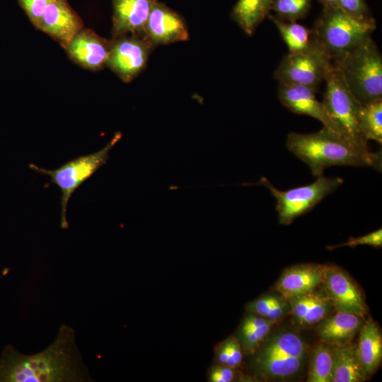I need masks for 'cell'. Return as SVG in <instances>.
Instances as JSON below:
<instances>
[{"label":"cell","instance_id":"cell-23","mask_svg":"<svg viewBox=\"0 0 382 382\" xmlns=\"http://www.w3.org/2000/svg\"><path fill=\"white\" fill-rule=\"evenodd\" d=\"M269 18L276 25L282 40L286 45L289 53H296L308 49L313 42V29H309L296 22L282 21L270 14Z\"/></svg>","mask_w":382,"mask_h":382},{"label":"cell","instance_id":"cell-2","mask_svg":"<svg viewBox=\"0 0 382 382\" xmlns=\"http://www.w3.org/2000/svg\"><path fill=\"white\" fill-rule=\"evenodd\" d=\"M289 151L308 165L312 174L318 177L331 166L372 167L381 170V152L362 151L340 133L323 127L311 134L292 132L288 134Z\"/></svg>","mask_w":382,"mask_h":382},{"label":"cell","instance_id":"cell-13","mask_svg":"<svg viewBox=\"0 0 382 382\" xmlns=\"http://www.w3.org/2000/svg\"><path fill=\"white\" fill-rule=\"evenodd\" d=\"M144 35L154 45L186 41L189 33L185 20L165 4L157 1L144 28Z\"/></svg>","mask_w":382,"mask_h":382},{"label":"cell","instance_id":"cell-15","mask_svg":"<svg viewBox=\"0 0 382 382\" xmlns=\"http://www.w3.org/2000/svg\"><path fill=\"white\" fill-rule=\"evenodd\" d=\"M316 91L313 87L279 83L278 98L282 105L293 112L314 117L321 122L323 127L336 131L323 103L316 98Z\"/></svg>","mask_w":382,"mask_h":382},{"label":"cell","instance_id":"cell-5","mask_svg":"<svg viewBox=\"0 0 382 382\" xmlns=\"http://www.w3.org/2000/svg\"><path fill=\"white\" fill-rule=\"evenodd\" d=\"M324 81L322 103L336 131L358 149L369 151L359 125L361 103L351 91L342 72L333 65Z\"/></svg>","mask_w":382,"mask_h":382},{"label":"cell","instance_id":"cell-16","mask_svg":"<svg viewBox=\"0 0 382 382\" xmlns=\"http://www.w3.org/2000/svg\"><path fill=\"white\" fill-rule=\"evenodd\" d=\"M112 37L144 35L149 13L158 0H112ZM145 36V35H144Z\"/></svg>","mask_w":382,"mask_h":382},{"label":"cell","instance_id":"cell-18","mask_svg":"<svg viewBox=\"0 0 382 382\" xmlns=\"http://www.w3.org/2000/svg\"><path fill=\"white\" fill-rule=\"evenodd\" d=\"M287 301L294 321L302 328L318 324L328 316L333 308L324 291L316 289Z\"/></svg>","mask_w":382,"mask_h":382},{"label":"cell","instance_id":"cell-26","mask_svg":"<svg viewBox=\"0 0 382 382\" xmlns=\"http://www.w3.org/2000/svg\"><path fill=\"white\" fill-rule=\"evenodd\" d=\"M333 366V346L320 342L313 349L308 381L331 382Z\"/></svg>","mask_w":382,"mask_h":382},{"label":"cell","instance_id":"cell-25","mask_svg":"<svg viewBox=\"0 0 382 382\" xmlns=\"http://www.w3.org/2000/svg\"><path fill=\"white\" fill-rule=\"evenodd\" d=\"M359 125L364 138L382 144V98L361 103Z\"/></svg>","mask_w":382,"mask_h":382},{"label":"cell","instance_id":"cell-33","mask_svg":"<svg viewBox=\"0 0 382 382\" xmlns=\"http://www.w3.org/2000/svg\"><path fill=\"white\" fill-rule=\"evenodd\" d=\"M234 378V372L232 368L225 365L214 366L209 376L212 382H230Z\"/></svg>","mask_w":382,"mask_h":382},{"label":"cell","instance_id":"cell-30","mask_svg":"<svg viewBox=\"0 0 382 382\" xmlns=\"http://www.w3.org/2000/svg\"><path fill=\"white\" fill-rule=\"evenodd\" d=\"M368 245L374 247H381L382 245V229L379 228L369 234L357 238L351 237L347 242L342 244L329 247V249H334L342 246L355 247L357 245Z\"/></svg>","mask_w":382,"mask_h":382},{"label":"cell","instance_id":"cell-34","mask_svg":"<svg viewBox=\"0 0 382 382\" xmlns=\"http://www.w3.org/2000/svg\"><path fill=\"white\" fill-rule=\"evenodd\" d=\"M318 1L323 5V7L337 6V0H318Z\"/></svg>","mask_w":382,"mask_h":382},{"label":"cell","instance_id":"cell-4","mask_svg":"<svg viewBox=\"0 0 382 382\" xmlns=\"http://www.w3.org/2000/svg\"><path fill=\"white\" fill-rule=\"evenodd\" d=\"M332 64L361 103L382 98V57L371 37Z\"/></svg>","mask_w":382,"mask_h":382},{"label":"cell","instance_id":"cell-17","mask_svg":"<svg viewBox=\"0 0 382 382\" xmlns=\"http://www.w3.org/2000/svg\"><path fill=\"white\" fill-rule=\"evenodd\" d=\"M325 265H299L287 268L276 284V290L286 301L315 290L322 284Z\"/></svg>","mask_w":382,"mask_h":382},{"label":"cell","instance_id":"cell-20","mask_svg":"<svg viewBox=\"0 0 382 382\" xmlns=\"http://www.w3.org/2000/svg\"><path fill=\"white\" fill-rule=\"evenodd\" d=\"M367 378L359 357L357 347L351 342L333 346L331 382H362Z\"/></svg>","mask_w":382,"mask_h":382},{"label":"cell","instance_id":"cell-19","mask_svg":"<svg viewBox=\"0 0 382 382\" xmlns=\"http://www.w3.org/2000/svg\"><path fill=\"white\" fill-rule=\"evenodd\" d=\"M364 323V318L337 311L320 322L316 331L322 342L332 346H340L350 343Z\"/></svg>","mask_w":382,"mask_h":382},{"label":"cell","instance_id":"cell-21","mask_svg":"<svg viewBox=\"0 0 382 382\" xmlns=\"http://www.w3.org/2000/svg\"><path fill=\"white\" fill-rule=\"evenodd\" d=\"M359 332L357 353L366 375L374 374L382 357V336L374 322L364 323Z\"/></svg>","mask_w":382,"mask_h":382},{"label":"cell","instance_id":"cell-28","mask_svg":"<svg viewBox=\"0 0 382 382\" xmlns=\"http://www.w3.org/2000/svg\"><path fill=\"white\" fill-rule=\"evenodd\" d=\"M312 0H272V10L277 18L286 22H296L308 13Z\"/></svg>","mask_w":382,"mask_h":382},{"label":"cell","instance_id":"cell-12","mask_svg":"<svg viewBox=\"0 0 382 382\" xmlns=\"http://www.w3.org/2000/svg\"><path fill=\"white\" fill-rule=\"evenodd\" d=\"M111 40L81 28L63 47L70 59L82 67L97 71L106 66Z\"/></svg>","mask_w":382,"mask_h":382},{"label":"cell","instance_id":"cell-31","mask_svg":"<svg viewBox=\"0 0 382 382\" xmlns=\"http://www.w3.org/2000/svg\"><path fill=\"white\" fill-rule=\"evenodd\" d=\"M51 0H18L31 23L35 25L39 20L42 11Z\"/></svg>","mask_w":382,"mask_h":382},{"label":"cell","instance_id":"cell-27","mask_svg":"<svg viewBox=\"0 0 382 382\" xmlns=\"http://www.w3.org/2000/svg\"><path fill=\"white\" fill-rule=\"evenodd\" d=\"M253 314L265 318L274 323L282 319L289 311V303L282 296L267 295L259 298L248 306Z\"/></svg>","mask_w":382,"mask_h":382},{"label":"cell","instance_id":"cell-29","mask_svg":"<svg viewBox=\"0 0 382 382\" xmlns=\"http://www.w3.org/2000/svg\"><path fill=\"white\" fill-rule=\"evenodd\" d=\"M337 5L354 18L366 19L371 17L365 0H337Z\"/></svg>","mask_w":382,"mask_h":382},{"label":"cell","instance_id":"cell-1","mask_svg":"<svg viewBox=\"0 0 382 382\" xmlns=\"http://www.w3.org/2000/svg\"><path fill=\"white\" fill-rule=\"evenodd\" d=\"M76 343L75 330L62 324L54 341L37 353L26 354L7 345L0 356V382H91Z\"/></svg>","mask_w":382,"mask_h":382},{"label":"cell","instance_id":"cell-10","mask_svg":"<svg viewBox=\"0 0 382 382\" xmlns=\"http://www.w3.org/2000/svg\"><path fill=\"white\" fill-rule=\"evenodd\" d=\"M154 47L144 35L112 37L106 66L123 81L130 82L144 69Z\"/></svg>","mask_w":382,"mask_h":382},{"label":"cell","instance_id":"cell-6","mask_svg":"<svg viewBox=\"0 0 382 382\" xmlns=\"http://www.w3.org/2000/svg\"><path fill=\"white\" fill-rule=\"evenodd\" d=\"M259 346L255 364L265 377L277 381L288 380L303 367L307 349L296 332L282 330L267 337Z\"/></svg>","mask_w":382,"mask_h":382},{"label":"cell","instance_id":"cell-14","mask_svg":"<svg viewBox=\"0 0 382 382\" xmlns=\"http://www.w3.org/2000/svg\"><path fill=\"white\" fill-rule=\"evenodd\" d=\"M34 26L64 47L83 24L66 0H51Z\"/></svg>","mask_w":382,"mask_h":382},{"label":"cell","instance_id":"cell-3","mask_svg":"<svg viewBox=\"0 0 382 382\" xmlns=\"http://www.w3.org/2000/svg\"><path fill=\"white\" fill-rule=\"evenodd\" d=\"M376 29L374 18H354L337 6L323 7L315 23L313 35L315 41L334 62L366 38Z\"/></svg>","mask_w":382,"mask_h":382},{"label":"cell","instance_id":"cell-24","mask_svg":"<svg viewBox=\"0 0 382 382\" xmlns=\"http://www.w3.org/2000/svg\"><path fill=\"white\" fill-rule=\"evenodd\" d=\"M274 324V322L253 313L248 316L240 329L241 340L246 352L254 353L268 336Z\"/></svg>","mask_w":382,"mask_h":382},{"label":"cell","instance_id":"cell-11","mask_svg":"<svg viewBox=\"0 0 382 382\" xmlns=\"http://www.w3.org/2000/svg\"><path fill=\"white\" fill-rule=\"evenodd\" d=\"M324 292L337 311L364 318L366 304L361 292L349 277L337 266H325L322 282Z\"/></svg>","mask_w":382,"mask_h":382},{"label":"cell","instance_id":"cell-32","mask_svg":"<svg viewBox=\"0 0 382 382\" xmlns=\"http://www.w3.org/2000/svg\"><path fill=\"white\" fill-rule=\"evenodd\" d=\"M225 345L227 350V362L226 366L230 368H236L238 366L243 359V354L238 342L234 338L226 340Z\"/></svg>","mask_w":382,"mask_h":382},{"label":"cell","instance_id":"cell-9","mask_svg":"<svg viewBox=\"0 0 382 382\" xmlns=\"http://www.w3.org/2000/svg\"><path fill=\"white\" fill-rule=\"evenodd\" d=\"M332 66V61L313 39L308 49L285 55L274 76L279 83L302 85L317 89Z\"/></svg>","mask_w":382,"mask_h":382},{"label":"cell","instance_id":"cell-8","mask_svg":"<svg viewBox=\"0 0 382 382\" xmlns=\"http://www.w3.org/2000/svg\"><path fill=\"white\" fill-rule=\"evenodd\" d=\"M317 178L311 184L286 191L277 189L265 177H262L257 184L269 189L277 200L276 210L278 212L279 222L288 225L296 218L311 210L344 182L343 179L339 177L328 178L322 175Z\"/></svg>","mask_w":382,"mask_h":382},{"label":"cell","instance_id":"cell-7","mask_svg":"<svg viewBox=\"0 0 382 382\" xmlns=\"http://www.w3.org/2000/svg\"><path fill=\"white\" fill-rule=\"evenodd\" d=\"M121 138L122 133L116 132L110 141L100 150L80 156L54 170H47L33 163L30 164L32 170L49 176L51 182L61 190L62 228H66L69 226L66 211L73 193L107 163L109 159V152Z\"/></svg>","mask_w":382,"mask_h":382},{"label":"cell","instance_id":"cell-22","mask_svg":"<svg viewBox=\"0 0 382 382\" xmlns=\"http://www.w3.org/2000/svg\"><path fill=\"white\" fill-rule=\"evenodd\" d=\"M272 4V0H238L231 17L247 35H250L270 14Z\"/></svg>","mask_w":382,"mask_h":382}]
</instances>
